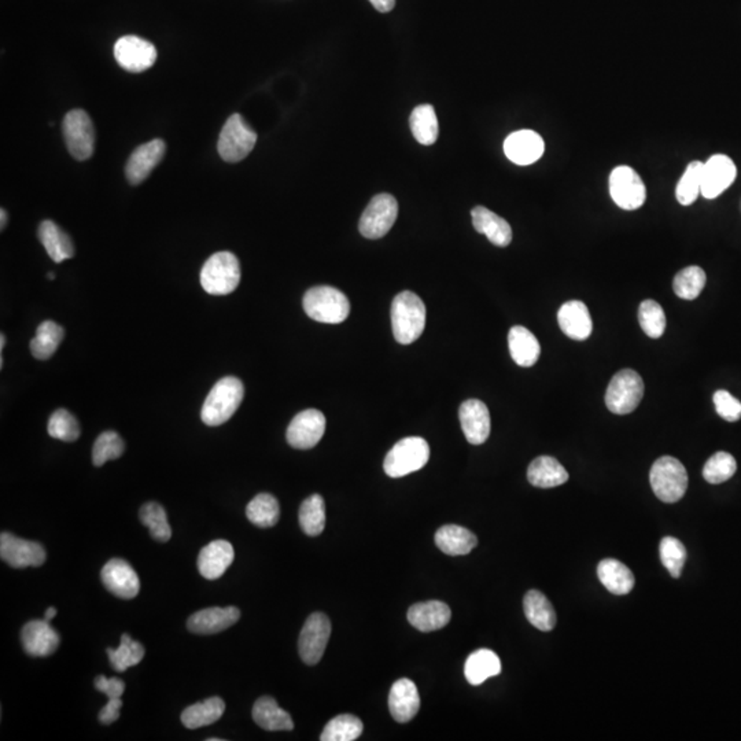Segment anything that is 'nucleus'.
<instances>
[{
	"instance_id": "1",
	"label": "nucleus",
	"mask_w": 741,
	"mask_h": 741,
	"mask_svg": "<svg viewBox=\"0 0 741 741\" xmlns=\"http://www.w3.org/2000/svg\"><path fill=\"white\" fill-rule=\"evenodd\" d=\"M393 334L398 344L410 345L425 331L426 305L412 291H402L392 305Z\"/></svg>"
},
{
	"instance_id": "2",
	"label": "nucleus",
	"mask_w": 741,
	"mask_h": 741,
	"mask_svg": "<svg viewBox=\"0 0 741 741\" xmlns=\"http://www.w3.org/2000/svg\"><path fill=\"white\" fill-rule=\"evenodd\" d=\"M243 395V383L238 378H223L213 386L206 397L201 410V419L211 427L223 425L241 407Z\"/></svg>"
},
{
	"instance_id": "3",
	"label": "nucleus",
	"mask_w": 741,
	"mask_h": 741,
	"mask_svg": "<svg viewBox=\"0 0 741 741\" xmlns=\"http://www.w3.org/2000/svg\"><path fill=\"white\" fill-rule=\"evenodd\" d=\"M241 282V266L235 254L219 251L203 264L201 286L211 296H227L235 291Z\"/></svg>"
},
{
	"instance_id": "4",
	"label": "nucleus",
	"mask_w": 741,
	"mask_h": 741,
	"mask_svg": "<svg viewBox=\"0 0 741 741\" xmlns=\"http://www.w3.org/2000/svg\"><path fill=\"white\" fill-rule=\"evenodd\" d=\"M304 309L316 322L339 324L349 316L350 302L344 292L334 287L317 286L305 294Z\"/></svg>"
},
{
	"instance_id": "5",
	"label": "nucleus",
	"mask_w": 741,
	"mask_h": 741,
	"mask_svg": "<svg viewBox=\"0 0 741 741\" xmlns=\"http://www.w3.org/2000/svg\"><path fill=\"white\" fill-rule=\"evenodd\" d=\"M652 490L663 503H677L688 489V474L684 465L672 456L657 458L649 473Z\"/></svg>"
},
{
	"instance_id": "6",
	"label": "nucleus",
	"mask_w": 741,
	"mask_h": 741,
	"mask_svg": "<svg viewBox=\"0 0 741 741\" xmlns=\"http://www.w3.org/2000/svg\"><path fill=\"white\" fill-rule=\"evenodd\" d=\"M430 458V446L420 437L398 441L386 456L383 468L390 478H401L422 470Z\"/></svg>"
},
{
	"instance_id": "7",
	"label": "nucleus",
	"mask_w": 741,
	"mask_h": 741,
	"mask_svg": "<svg viewBox=\"0 0 741 741\" xmlns=\"http://www.w3.org/2000/svg\"><path fill=\"white\" fill-rule=\"evenodd\" d=\"M644 397V382L636 370H622L614 375L606 393V405L615 415H627Z\"/></svg>"
},
{
	"instance_id": "8",
	"label": "nucleus",
	"mask_w": 741,
	"mask_h": 741,
	"mask_svg": "<svg viewBox=\"0 0 741 741\" xmlns=\"http://www.w3.org/2000/svg\"><path fill=\"white\" fill-rule=\"evenodd\" d=\"M256 142L257 133L241 115L235 113L227 120L221 130L219 154L226 163H239L253 151Z\"/></svg>"
},
{
	"instance_id": "9",
	"label": "nucleus",
	"mask_w": 741,
	"mask_h": 741,
	"mask_svg": "<svg viewBox=\"0 0 741 741\" xmlns=\"http://www.w3.org/2000/svg\"><path fill=\"white\" fill-rule=\"evenodd\" d=\"M68 151L75 160L85 161L94 154L95 128L87 112L82 109L68 113L62 124Z\"/></svg>"
},
{
	"instance_id": "10",
	"label": "nucleus",
	"mask_w": 741,
	"mask_h": 741,
	"mask_svg": "<svg viewBox=\"0 0 741 741\" xmlns=\"http://www.w3.org/2000/svg\"><path fill=\"white\" fill-rule=\"evenodd\" d=\"M612 201L624 211H636L644 205L647 188L639 173L630 166H617L610 175Z\"/></svg>"
},
{
	"instance_id": "11",
	"label": "nucleus",
	"mask_w": 741,
	"mask_h": 741,
	"mask_svg": "<svg viewBox=\"0 0 741 741\" xmlns=\"http://www.w3.org/2000/svg\"><path fill=\"white\" fill-rule=\"evenodd\" d=\"M397 199L390 194H379L368 203L360 219V233L364 238L379 239L389 233L397 220Z\"/></svg>"
},
{
	"instance_id": "12",
	"label": "nucleus",
	"mask_w": 741,
	"mask_h": 741,
	"mask_svg": "<svg viewBox=\"0 0 741 741\" xmlns=\"http://www.w3.org/2000/svg\"><path fill=\"white\" fill-rule=\"evenodd\" d=\"M331 636V622L323 612H315L307 618L299 634V657L309 666H315L326 652Z\"/></svg>"
},
{
	"instance_id": "13",
	"label": "nucleus",
	"mask_w": 741,
	"mask_h": 741,
	"mask_svg": "<svg viewBox=\"0 0 741 741\" xmlns=\"http://www.w3.org/2000/svg\"><path fill=\"white\" fill-rule=\"evenodd\" d=\"M115 58L117 64L127 72L142 73L155 64L157 50L153 43L130 35L120 37L116 42Z\"/></svg>"
},
{
	"instance_id": "14",
	"label": "nucleus",
	"mask_w": 741,
	"mask_h": 741,
	"mask_svg": "<svg viewBox=\"0 0 741 741\" xmlns=\"http://www.w3.org/2000/svg\"><path fill=\"white\" fill-rule=\"evenodd\" d=\"M326 433V416L317 410L299 412L287 428V442L296 450H312Z\"/></svg>"
},
{
	"instance_id": "15",
	"label": "nucleus",
	"mask_w": 741,
	"mask_h": 741,
	"mask_svg": "<svg viewBox=\"0 0 741 741\" xmlns=\"http://www.w3.org/2000/svg\"><path fill=\"white\" fill-rule=\"evenodd\" d=\"M0 556L12 569L39 567L45 562L43 546L10 533H2L0 536Z\"/></svg>"
},
{
	"instance_id": "16",
	"label": "nucleus",
	"mask_w": 741,
	"mask_h": 741,
	"mask_svg": "<svg viewBox=\"0 0 741 741\" xmlns=\"http://www.w3.org/2000/svg\"><path fill=\"white\" fill-rule=\"evenodd\" d=\"M737 176V168L728 155L715 154L703 163L702 195L715 199L732 186Z\"/></svg>"
},
{
	"instance_id": "17",
	"label": "nucleus",
	"mask_w": 741,
	"mask_h": 741,
	"mask_svg": "<svg viewBox=\"0 0 741 741\" xmlns=\"http://www.w3.org/2000/svg\"><path fill=\"white\" fill-rule=\"evenodd\" d=\"M102 582L110 594L120 599H133L140 592L138 574L131 564L123 559H112L103 566Z\"/></svg>"
},
{
	"instance_id": "18",
	"label": "nucleus",
	"mask_w": 741,
	"mask_h": 741,
	"mask_svg": "<svg viewBox=\"0 0 741 741\" xmlns=\"http://www.w3.org/2000/svg\"><path fill=\"white\" fill-rule=\"evenodd\" d=\"M165 151L166 145L163 139H154L151 142L136 147L125 166L128 181L132 186L143 183L153 172V169L163 161Z\"/></svg>"
},
{
	"instance_id": "19",
	"label": "nucleus",
	"mask_w": 741,
	"mask_h": 741,
	"mask_svg": "<svg viewBox=\"0 0 741 741\" xmlns=\"http://www.w3.org/2000/svg\"><path fill=\"white\" fill-rule=\"evenodd\" d=\"M21 641L24 651L30 657H45L54 654L60 644L57 630L45 619L30 621L22 627Z\"/></svg>"
},
{
	"instance_id": "20",
	"label": "nucleus",
	"mask_w": 741,
	"mask_h": 741,
	"mask_svg": "<svg viewBox=\"0 0 741 741\" xmlns=\"http://www.w3.org/2000/svg\"><path fill=\"white\" fill-rule=\"evenodd\" d=\"M546 143L538 133L530 130L516 131L504 142V153L516 165H531L543 157Z\"/></svg>"
},
{
	"instance_id": "21",
	"label": "nucleus",
	"mask_w": 741,
	"mask_h": 741,
	"mask_svg": "<svg viewBox=\"0 0 741 741\" xmlns=\"http://www.w3.org/2000/svg\"><path fill=\"white\" fill-rule=\"evenodd\" d=\"M461 430L473 445H482L490 435V413L480 400H467L458 410Z\"/></svg>"
},
{
	"instance_id": "22",
	"label": "nucleus",
	"mask_w": 741,
	"mask_h": 741,
	"mask_svg": "<svg viewBox=\"0 0 741 741\" xmlns=\"http://www.w3.org/2000/svg\"><path fill=\"white\" fill-rule=\"evenodd\" d=\"M239 618L241 611L236 607H211L191 615L187 627L194 634L209 636L229 629L239 621Z\"/></svg>"
},
{
	"instance_id": "23",
	"label": "nucleus",
	"mask_w": 741,
	"mask_h": 741,
	"mask_svg": "<svg viewBox=\"0 0 741 741\" xmlns=\"http://www.w3.org/2000/svg\"><path fill=\"white\" fill-rule=\"evenodd\" d=\"M234 558H235L234 546L226 539H216L199 552L196 564L203 578L214 581L226 573L228 567L233 564Z\"/></svg>"
},
{
	"instance_id": "24",
	"label": "nucleus",
	"mask_w": 741,
	"mask_h": 741,
	"mask_svg": "<svg viewBox=\"0 0 741 741\" xmlns=\"http://www.w3.org/2000/svg\"><path fill=\"white\" fill-rule=\"evenodd\" d=\"M390 714L398 723H407L419 713L420 697L418 688L408 678L393 684L389 693Z\"/></svg>"
},
{
	"instance_id": "25",
	"label": "nucleus",
	"mask_w": 741,
	"mask_h": 741,
	"mask_svg": "<svg viewBox=\"0 0 741 741\" xmlns=\"http://www.w3.org/2000/svg\"><path fill=\"white\" fill-rule=\"evenodd\" d=\"M558 322L562 331L576 341H585L594 331L589 309L584 302L569 301L562 305L558 312Z\"/></svg>"
},
{
	"instance_id": "26",
	"label": "nucleus",
	"mask_w": 741,
	"mask_h": 741,
	"mask_svg": "<svg viewBox=\"0 0 741 741\" xmlns=\"http://www.w3.org/2000/svg\"><path fill=\"white\" fill-rule=\"evenodd\" d=\"M450 617L452 612L448 604L437 600L413 604L408 611L410 624L423 633L442 629L450 624Z\"/></svg>"
},
{
	"instance_id": "27",
	"label": "nucleus",
	"mask_w": 741,
	"mask_h": 741,
	"mask_svg": "<svg viewBox=\"0 0 741 741\" xmlns=\"http://www.w3.org/2000/svg\"><path fill=\"white\" fill-rule=\"evenodd\" d=\"M474 228L498 247H506L513 242V228L508 221L486 209L485 206H476L471 211Z\"/></svg>"
},
{
	"instance_id": "28",
	"label": "nucleus",
	"mask_w": 741,
	"mask_h": 741,
	"mask_svg": "<svg viewBox=\"0 0 741 741\" xmlns=\"http://www.w3.org/2000/svg\"><path fill=\"white\" fill-rule=\"evenodd\" d=\"M508 347L514 362L524 368L533 367L541 355L538 339L526 327L515 326L509 330Z\"/></svg>"
},
{
	"instance_id": "29",
	"label": "nucleus",
	"mask_w": 741,
	"mask_h": 741,
	"mask_svg": "<svg viewBox=\"0 0 741 741\" xmlns=\"http://www.w3.org/2000/svg\"><path fill=\"white\" fill-rule=\"evenodd\" d=\"M528 480L536 488H556L569 481V473L556 458L539 456L529 466Z\"/></svg>"
},
{
	"instance_id": "30",
	"label": "nucleus",
	"mask_w": 741,
	"mask_h": 741,
	"mask_svg": "<svg viewBox=\"0 0 741 741\" xmlns=\"http://www.w3.org/2000/svg\"><path fill=\"white\" fill-rule=\"evenodd\" d=\"M37 235H39L40 242L44 246L50 259L57 264L67 261V259L75 256V246H73L72 239L54 221H43L39 226Z\"/></svg>"
},
{
	"instance_id": "31",
	"label": "nucleus",
	"mask_w": 741,
	"mask_h": 741,
	"mask_svg": "<svg viewBox=\"0 0 741 741\" xmlns=\"http://www.w3.org/2000/svg\"><path fill=\"white\" fill-rule=\"evenodd\" d=\"M597 576H599L600 582L606 586L607 591L618 596L630 594L636 584V579L629 567L625 566L617 559H604L600 562L597 567Z\"/></svg>"
},
{
	"instance_id": "32",
	"label": "nucleus",
	"mask_w": 741,
	"mask_h": 741,
	"mask_svg": "<svg viewBox=\"0 0 741 741\" xmlns=\"http://www.w3.org/2000/svg\"><path fill=\"white\" fill-rule=\"evenodd\" d=\"M435 544L443 554H450V556H463L475 548L478 538L467 529L456 526V524H446L435 533Z\"/></svg>"
},
{
	"instance_id": "33",
	"label": "nucleus",
	"mask_w": 741,
	"mask_h": 741,
	"mask_svg": "<svg viewBox=\"0 0 741 741\" xmlns=\"http://www.w3.org/2000/svg\"><path fill=\"white\" fill-rule=\"evenodd\" d=\"M253 720L259 728L269 732L294 729L289 713L282 710L274 697H262L254 703Z\"/></svg>"
},
{
	"instance_id": "34",
	"label": "nucleus",
	"mask_w": 741,
	"mask_h": 741,
	"mask_svg": "<svg viewBox=\"0 0 741 741\" xmlns=\"http://www.w3.org/2000/svg\"><path fill=\"white\" fill-rule=\"evenodd\" d=\"M226 712V703L221 697H214L203 702L190 705L181 713V722L187 729H198L218 722Z\"/></svg>"
},
{
	"instance_id": "35",
	"label": "nucleus",
	"mask_w": 741,
	"mask_h": 741,
	"mask_svg": "<svg viewBox=\"0 0 741 741\" xmlns=\"http://www.w3.org/2000/svg\"><path fill=\"white\" fill-rule=\"evenodd\" d=\"M501 673L500 657L490 649H478L468 657L465 674L471 685H481Z\"/></svg>"
},
{
	"instance_id": "36",
	"label": "nucleus",
	"mask_w": 741,
	"mask_h": 741,
	"mask_svg": "<svg viewBox=\"0 0 741 741\" xmlns=\"http://www.w3.org/2000/svg\"><path fill=\"white\" fill-rule=\"evenodd\" d=\"M523 609L528 621L537 629L551 632L556 626V612L541 592L529 591L524 596Z\"/></svg>"
},
{
	"instance_id": "37",
	"label": "nucleus",
	"mask_w": 741,
	"mask_h": 741,
	"mask_svg": "<svg viewBox=\"0 0 741 741\" xmlns=\"http://www.w3.org/2000/svg\"><path fill=\"white\" fill-rule=\"evenodd\" d=\"M65 331L60 324L47 320L43 322L36 330V335L30 341V352L35 359L47 360L57 352L60 342L64 341Z\"/></svg>"
},
{
	"instance_id": "38",
	"label": "nucleus",
	"mask_w": 741,
	"mask_h": 741,
	"mask_svg": "<svg viewBox=\"0 0 741 741\" xmlns=\"http://www.w3.org/2000/svg\"><path fill=\"white\" fill-rule=\"evenodd\" d=\"M413 138L423 146L434 145L438 138V118L431 105H420L413 109L410 118Z\"/></svg>"
},
{
	"instance_id": "39",
	"label": "nucleus",
	"mask_w": 741,
	"mask_h": 741,
	"mask_svg": "<svg viewBox=\"0 0 741 741\" xmlns=\"http://www.w3.org/2000/svg\"><path fill=\"white\" fill-rule=\"evenodd\" d=\"M246 515L257 528H272L281 518V506L272 494L259 493L247 506Z\"/></svg>"
},
{
	"instance_id": "40",
	"label": "nucleus",
	"mask_w": 741,
	"mask_h": 741,
	"mask_svg": "<svg viewBox=\"0 0 741 741\" xmlns=\"http://www.w3.org/2000/svg\"><path fill=\"white\" fill-rule=\"evenodd\" d=\"M299 524L307 536H320L326 528V504L320 494H312L299 508Z\"/></svg>"
},
{
	"instance_id": "41",
	"label": "nucleus",
	"mask_w": 741,
	"mask_h": 741,
	"mask_svg": "<svg viewBox=\"0 0 741 741\" xmlns=\"http://www.w3.org/2000/svg\"><path fill=\"white\" fill-rule=\"evenodd\" d=\"M110 663L116 672H125L130 667L136 666L145 657V647L139 641H133L130 634L121 636V644L117 649L108 648Z\"/></svg>"
},
{
	"instance_id": "42",
	"label": "nucleus",
	"mask_w": 741,
	"mask_h": 741,
	"mask_svg": "<svg viewBox=\"0 0 741 741\" xmlns=\"http://www.w3.org/2000/svg\"><path fill=\"white\" fill-rule=\"evenodd\" d=\"M362 720L352 714H342L332 718L326 728L323 730L320 740L322 741H353L362 736Z\"/></svg>"
},
{
	"instance_id": "43",
	"label": "nucleus",
	"mask_w": 741,
	"mask_h": 741,
	"mask_svg": "<svg viewBox=\"0 0 741 741\" xmlns=\"http://www.w3.org/2000/svg\"><path fill=\"white\" fill-rule=\"evenodd\" d=\"M703 163L692 161L688 163L684 175L678 181L675 198L682 206L692 205L702 194Z\"/></svg>"
},
{
	"instance_id": "44",
	"label": "nucleus",
	"mask_w": 741,
	"mask_h": 741,
	"mask_svg": "<svg viewBox=\"0 0 741 741\" xmlns=\"http://www.w3.org/2000/svg\"><path fill=\"white\" fill-rule=\"evenodd\" d=\"M705 272L700 267L692 266L675 275L673 289L680 299L692 301L700 296L705 286Z\"/></svg>"
},
{
	"instance_id": "45",
	"label": "nucleus",
	"mask_w": 741,
	"mask_h": 741,
	"mask_svg": "<svg viewBox=\"0 0 741 741\" xmlns=\"http://www.w3.org/2000/svg\"><path fill=\"white\" fill-rule=\"evenodd\" d=\"M140 522L150 530L151 537L160 543H166L172 537L165 509L158 503H146L139 513Z\"/></svg>"
},
{
	"instance_id": "46",
	"label": "nucleus",
	"mask_w": 741,
	"mask_h": 741,
	"mask_svg": "<svg viewBox=\"0 0 741 741\" xmlns=\"http://www.w3.org/2000/svg\"><path fill=\"white\" fill-rule=\"evenodd\" d=\"M639 322L642 331L654 339L662 337L666 330V315L663 307L652 299H645L640 305Z\"/></svg>"
},
{
	"instance_id": "47",
	"label": "nucleus",
	"mask_w": 741,
	"mask_h": 741,
	"mask_svg": "<svg viewBox=\"0 0 741 741\" xmlns=\"http://www.w3.org/2000/svg\"><path fill=\"white\" fill-rule=\"evenodd\" d=\"M736 470H737L736 458L730 453L718 452L708 458L703 468V476L708 483L718 485V483L729 481L735 475Z\"/></svg>"
},
{
	"instance_id": "48",
	"label": "nucleus",
	"mask_w": 741,
	"mask_h": 741,
	"mask_svg": "<svg viewBox=\"0 0 741 741\" xmlns=\"http://www.w3.org/2000/svg\"><path fill=\"white\" fill-rule=\"evenodd\" d=\"M659 552L663 566L666 567L673 578H680L687 562V549L684 544L674 537H665L660 541Z\"/></svg>"
},
{
	"instance_id": "49",
	"label": "nucleus",
	"mask_w": 741,
	"mask_h": 741,
	"mask_svg": "<svg viewBox=\"0 0 741 741\" xmlns=\"http://www.w3.org/2000/svg\"><path fill=\"white\" fill-rule=\"evenodd\" d=\"M50 437L65 442H75L80 437V425L75 416L67 410H58L52 413L47 426Z\"/></svg>"
},
{
	"instance_id": "50",
	"label": "nucleus",
	"mask_w": 741,
	"mask_h": 741,
	"mask_svg": "<svg viewBox=\"0 0 741 741\" xmlns=\"http://www.w3.org/2000/svg\"><path fill=\"white\" fill-rule=\"evenodd\" d=\"M124 450H125V445H124L123 438L116 431H105L95 441L94 448H92V463L97 467H100L109 460L121 458Z\"/></svg>"
},
{
	"instance_id": "51",
	"label": "nucleus",
	"mask_w": 741,
	"mask_h": 741,
	"mask_svg": "<svg viewBox=\"0 0 741 741\" xmlns=\"http://www.w3.org/2000/svg\"><path fill=\"white\" fill-rule=\"evenodd\" d=\"M714 405L718 415L727 422L741 419V402L727 390H718L714 394Z\"/></svg>"
},
{
	"instance_id": "52",
	"label": "nucleus",
	"mask_w": 741,
	"mask_h": 741,
	"mask_svg": "<svg viewBox=\"0 0 741 741\" xmlns=\"http://www.w3.org/2000/svg\"><path fill=\"white\" fill-rule=\"evenodd\" d=\"M95 688L100 692L105 693L109 699L123 697L124 690H125V684L120 678H106L105 675H98L95 678Z\"/></svg>"
},
{
	"instance_id": "53",
	"label": "nucleus",
	"mask_w": 741,
	"mask_h": 741,
	"mask_svg": "<svg viewBox=\"0 0 741 741\" xmlns=\"http://www.w3.org/2000/svg\"><path fill=\"white\" fill-rule=\"evenodd\" d=\"M121 705H123V702H121V697H115V699H109L108 705L100 710V723L103 725H110V723L116 722V721L120 718V710Z\"/></svg>"
},
{
	"instance_id": "54",
	"label": "nucleus",
	"mask_w": 741,
	"mask_h": 741,
	"mask_svg": "<svg viewBox=\"0 0 741 741\" xmlns=\"http://www.w3.org/2000/svg\"><path fill=\"white\" fill-rule=\"evenodd\" d=\"M370 2L380 12H392L395 6V0H370Z\"/></svg>"
},
{
	"instance_id": "55",
	"label": "nucleus",
	"mask_w": 741,
	"mask_h": 741,
	"mask_svg": "<svg viewBox=\"0 0 741 741\" xmlns=\"http://www.w3.org/2000/svg\"><path fill=\"white\" fill-rule=\"evenodd\" d=\"M55 615H57V609H54V607H50V609L45 610V621H52V618H54Z\"/></svg>"
},
{
	"instance_id": "56",
	"label": "nucleus",
	"mask_w": 741,
	"mask_h": 741,
	"mask_svg": "<svg viewBox=\"0 0 741 741\" xmlns=\"http://www.w3.org/2000/svg\"><path fill=\"white\" fill-rule=\"evenodd\" d=\"M0 218H2V224H0V227H2V229H4V227H6L7 224V211H4V209L0 211Z\"/></svg>"
},
{
	"instance_id": "57",
	"label": "nucleus",
	"mask_w": 741,
	"mask_h": 741,
	"mask_svg": "<svg viewBox=\"0 0 741 741\" xmlns=\"http://www.w3.org/2000/svg\"><path fill=\"white\" fill-rule=\"evenodd\" d=\"M4 344H6V337H4V334H2V337H0V350L4 349Z\"/></svg>"
},
{
	"instance_id": "58",
	"label": "nucleus",
	"mask_w": 741,
	"mask_h": 741,
	"mask_svg": "<svg viewBox=\"0 0 741 741\" xmlns=\"http://www.w3.org/2000/svg\"><path fill=\"white\" fill-rule=\"evenodd\" d=\"M47 277H49V279H52V281H54V279H55V275H54V274H52V272H50V274H49V275H47Z\"/></svg>"
}]
</instances>
